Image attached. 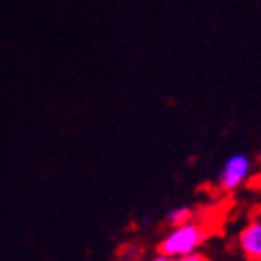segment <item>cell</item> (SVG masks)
Instances as JSON below:
<instances>
[{"mask_svg":"<svg viewBox=\"0 0 261 261\" xmlns=\"http://www.w3.org/2000/svg\"><path fill=\"white\" fill-rule=\"evenodd\" d=\"M207 237H210L207 226L197 222V220H191V222H187L182 226L172 228V230L164 239H162L160 253L170 255L174 259L191 255V253H195L207 241Z\"/></svg>","mask_w":261,"mask_h":261,"instance_id":"1","label":"cell"},{"mask_svg":"<svg viewBox=\"0 0 261 261\" xmlns=\"http://www.w3.org/2000/svg\"><path fill=\"white\" fill-rule=\"evenodd\" d=\"M249 174H251V158L245 153H234L224 162L218 176V185L222 191L230 193V191H237L241 185H245Z\"/></svg>","mask_w":261,"mask_h":261,"instance_id":"2","label":"cell"},{"mask_svg":"<svg viewBox=\"0 0 261 261\" xmlns=\"http://www.w3.org/2000/svg\"><path fill=\"white\" fill-rule=\"evenodd\" d=\"M239 247L249 261H261V216L253 218L239 232Z\"/></svg>","mask_w":261,"mask_h":261,"instance_id":"3","label":"cell"},{"mask_svg":"<svg viewBox=\"0 0 261 261\" xmlns=\"http://www.w3.org/2000/svg\"><path fill=\"white\" fill-rule=\"evenodd\" d=\"M166 220H168V224L172 228L182 226V224H187V222L193 220V210L191 207H174L172 212H168V218Z\"/></svg>","mask_w":261,"mask_h":261,"instance_id":"4","label":"cell"},{"mask_svg":"<svg viewBox=\"0 0 261 261\" xmlns=\"http://www.w3.org/2000/svg\"><path fill=\"white\" fill-rule=\"evenodd\" d=\"M178 261H207V257H205V255H201L199 251H195V253H191V255L178 257Z\"/></svg>","mask_w":261,"mask_h":261,"instance_id":"5","label":"cell"},{"mask_svg":"<svg viewBox=\"0 0 261 261\" xmlns=\"http://www.w3.org/2000/svg\"><path fill=\"white\" fill-rule=\"evenodd\" d=\"M149 261H178V259H174V257H170V255H164V253H158V255L151 257Z\"/></svg>","mask_w":261,"mask_h":261,"instance_id":"6","label":"cell"},{"mask_svg":"<svg viewBox=\"0 0 261 261\" xmlns=\"http://www.w3.org/2000/svg\"><path fill=\"white\" fill-rule=\"evenodd\" d=\"M257 158H259V162H261V153H259V155H257Z\"/></svg>","mask_w":261,"mask_h":261,"instance_id":"7","label":"cell"}]
</instances>
